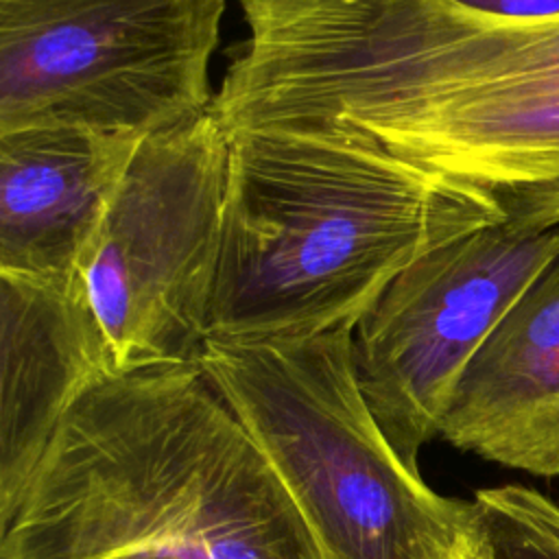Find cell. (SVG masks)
<instances>
[{
    "mask_svg": "<svg viewBox=\"0 0 559 559\" xmlns=\"http://www.w3.org/2000/svg\"><path fill=\"white\" fill-rule=\"evenodd\" d=\"M323 559L201 362L100 376L0 518V559Z\"/></svg>",
    "mask_w": 559,
    "mask_h": 559,
    "instance_id": "cell-1",
    "label": "cell"
},
{
    "mask_svg": "<svg viewBox=\"0 0 559 559\" xmlns=\"http://www.w3.org/2000/svg\"><path fill=\"white\" fill-rule=\"evenodd\" d=\"M227 138L207 338L356 328L415 260L493 223L469 199L338 127Z\"/></svg>",
    "mask_w": 559,
    "mask_h": 559,
    "instance_id": "cell-2",
    "label": "cell"
},
{
    "mask_svg": "<svg viewBox=\"0 0 559 559\" xmlns=\"http://www.w3.org/2000/svg\"><path fill=\"white\" fill-rule=\"evenodd\" d=\"M201 367L269 456L323 559H493L474 500L437 493L373 417L354 328L207 338Z\"/></svg>",
    "mask_w": 559,
    "mask_h": 559,
    "instance_id": "cell-3",
    "label": "cell"
},
{
    "mask_svg": "<svg viewBox=\"0 0 559 559\" xmlns=\"http://www.w3.org/2000/svg\"><path fill=\"white\" fill-rule=\"evenodd\" d=\"M240 124L338 127L469 199L493 223L559 227V68L472 81L258 72L245 83Z\"/></svg>",
    "mask_w": 559,
    "mask_h": 559,
    "instance_id": "cell-4",
    "label": "cell"
},
{
    "mask_svg": "<svg viewBox=\"0 0 559 559\" xmlns=\"http://www.w3.org/2000/svg\"><path fill=\"white\" fill-rule=\"evenodd\" d=\"M227 0H0V133L144 140L210 111Z\"/></svg>",
    "mask_w": 559,
    "mask_h": 559,
    "instance_id": "cell-5",
    "label": "cell"
},
{
    "mask_svg": "<svg viewBox=\"0 0 559 559\" xmlns=\"http://www.w3.org/2000/svg\"><path fill=\"white\" fill-rule=\"evenodd\" d=\"M229 138L212 111L144 138L79 275L114 373L197 362L223 245Z\"/></svg>",
    "mask_w": 559,
    "mask_h": 559,
    "instance_id": "cell-6",
    "label": "cell"
},
{
    "mask_svg": "<svg viewBox=\"0 0 559 559\" xmlns=\"http://www.w3.org/2000/svg\"><path fill=\"white\" fill-rule=\"evenodd\" d=\"M557 253L559 227L483 225L415 260L356 323L362 395L411 469L469 360Z\"/></svg>",
    "mask_w": 559,
    "mask_h": 559,
    "instance_id": "cell-7",
    "label": "cell"
},
{
    "mask_svg": "<svg viewBox=\"0 0 559 559\" xmlns=\"http://www.w3.org/2000/svg\"><path fill=\"white\" fill-rule=\"evenodd\" d=\"M111 371L79 273H0V518L22 496L72 404Z\"/></svg>",
    "mask_w": 559,
    "mask_h": 559,
    "instance_id": "cell-8",
    "label": "cell"
},
{
    "mask_svg": "<svg viewBox=\"0 0 559 559\" xmlns=\"http://www.w3.org/2000/svg\"><path fill=\"white\" fill-rule=\"evenodd\" d=\"M439 435L485 461L559 476V253L469 360Z\"/></svg>",
    "mask_w": 559,
    "mask_h": 559,
    "instance_id": "cell-9",
    "label": "cell"
},
{
    "mask_svg": "<svg viewBox=\"0 0 559 559\" xmlns=\"http://www.w3.org/2000/svg\"><path fill=\"white\" fill-rule=\"evenodd\" d=\"M140 142L70 127L0 133V273H79Z\"/></svg>",
    "mask_w": 559,
    "mask_h": 559,
    "instance_id": "cell-10",
    "label": "cell"
},
{
    "mask_svg": "<svg viewBox=\"0 0 559 559\" xmlns=\"http://www.w3.org/2000/svg\"><path fill=\"white\" fill-rule=\"evenodd\" d=\"M493 559H559V504L526 485L476 491Z\"/></svg>",
    "mask_w": 559,
    "mask_h": 559,
    "instance_id": "cell-11",
    "label": "cell"
},
{
    "mask_svg": "<svg viewBox=\"0 0 559 559\" xmlns=\"http://www.w3.org/2000/svg\"><path fill=\"white\" fill-rule=\"evenodd\" d=\"M452 2L485 15H496V17H515V20L559 17V0H452Z\"/></svg>",
    "mask_w": 559,
    "mask_h": 559,
    "instance_id": "cell-12",
    "label": "cell"
},
{
    "mask_svg": "<svg viewBox=\"0 0 559 559\" xmlns=\"http://www.w3.org/2000/svg\"><path fill=\"white\" fill-rule=\"evenodd\" d=\"M114 559H170V557H159V555H124V557H114Z\"/></svg>",
    "mask_w": 559,
    "mask_h": 559,
    "instance_id": "cell-13",
    "label": "cell"
}]
</instances>
